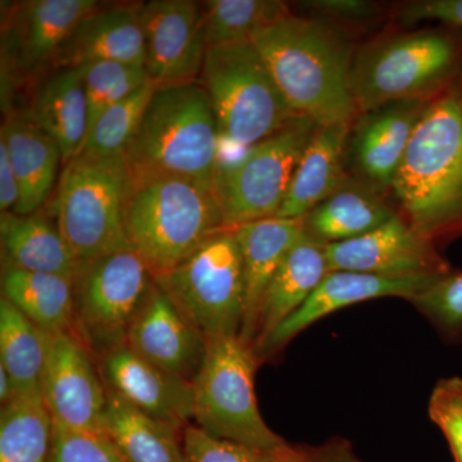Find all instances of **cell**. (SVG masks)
Here are the masks:
<instances>
[{
	"label": "cell",
	"instance_id": "1",
	"mask_svg": "<svg viewBox=\"0 0 462 462\" xmlns=\"http://www.w3.org/2000/svg\"><path fill=\"white\" fill-rule=\"evenodd\" d=\"M251 42L294 114L318 126L358 117L351 88L354 51L334 27L289 14L258 30Z\"/></svg>",
	"mask_w": 462,
	"mask_h": 462
},
{
	"label": "cell",
	"instance_id": "2",
	"mask_svg": "<svg viewBox=\"0 0 462 462\" xmlns=\"http://www.w3.org/2000/svg\"><path fill=\"white\" fill-rule=\"evenodd\" d=\"M391 190L398 214L422 236H461L462 74L428 100Z\"/></svg>",
	"mask_w": 462,
	"mask_h": 462
},
{
	"label": "cell",
	"instance_id": "3",
	"mask_svg": "<svg viewBox=\"0 0 462 462\" xmlns=\"http://www.w3.org/2000/svg\"><path fill=\"white\" fill-rule=\"evenodd\" d=\"M125 227L134 251L157 276L187 260L225 225L214 184L130 171Z\"/></svg>",
	"mask_w": 462,
	"mask_h": 462
},
{
	"label": "cell",
	"instance_id": "4",
	"mask_svg": "<svg viewBox=\"0 0 462 462\" xmlns=\"http://www.w3.org/2000/svg\"><path fill=\"white\" fill-rule=\"evenodd\" d=\"M218 139L211 100L199 81L157 85L125 158L133 173L214 184Z\"/></svg>",
	"mask_w": 462,
	"mask_h": 462
},
{
	"label": "cell",
	"instance_id": "5",
	"mask_svg": "<svg viewBox=\"0 0 462 462\" xmlns=\"http://www.w3.org/2000/svg\"><path fill=\"white\" fill-rule=\"evenodd\" d=\"M462 47L442 30L400 33L354 57L351 88L358 116L404 100H430L461 75Z\"/></svg>",
	"mask_w": 462,
	"mask_h": 462
},
{
	"label": "cell",
	"instance_id": "6",
	"mask_svg": "<svg viewBox=\"0 0 462 462\" xmlns=\"http://www.w3.org/2000/svg\"><path fill=\"white\" fill-rule=\"evenodd\" d=\"M130 169L125 153L81 152L58 179L57 226L78 261L133 249L125 227Z\"/></svg>",
	"mask_w": 462,
	"mask_h": 462
},
{
	"label": "cell",
	"instance_id": "7",
	"mask_svg": "<svg viewBox=\"0 0 462 462\" xmlns=\"http://www.w3.org/2000/svg\"><path fill=\"white\" fill-rule=\"evenodd\" d=\"M199 83L211 100L220 136L252 148L297 116L252 42L207 48Z\"/></svg>",
	"mask_w": 462,
	"mask_h": 462
},
{
	"label": "cell",
	"instance_id": "8",
	"mask_svg": "<svg viewBox=\"0 0 462 462\" xmlns=\"http://www.w3.org/2000/svg\"><path fill=\"white\" fill-rule=\"evenodd\" d=\"M254 349L239 337L215 340L194 379V425L221 439L273 452L287 440L266 424L258 410Z\"/></svg>",
	"mask_w": 462,
	"mask_h": 462
},
{
	"label": "cell",
	"instance_id": "9",
	"mask_svg": "<svg viewBox=\"0 0 462 462\" xmlns=\"http://www.w3.org/2000/svg\"><path fill=\"white\" fill-rule=\"evenodd\" d=\"M154 279L207 345L239 337L245 273L234 229L217 231L187 260Z\"/></svg>",
	"mask_w": 462,
	"mask_h": 462
},
{
	"label": "cell",
	"instance_id": "10",
	"mask_svg": "<svg viewBox=\"0 0 462 462\" xmlns=\"http://www.w3.org/2000/svg\"><path fill=\"white\" fill-rule=\"evenodd\" d=\"M74 333L97 358L126 346L127 334L154 284L134 249L79 261L74 273Z\"/></svg>",
	"mask_w": 462,
	"mask_h": 462
},
{
	"label": "cell",
	"instance_id": "11",
	"mask_svg": "<svg viewBox=\"0 0 462 462\" xmlns=\"http://www.w3.org/2000/svg\"><path fill=\"white\" fill-rule=\"evenodd\" d=\"M318 125L294 116L270 138L247 149L234 165L217 170L214 188L227 229L275 217L298 162Z\"/></svg>",
	"mask_w": 462,
	"mask_h": 462
},
{
	"label": "cell",
	"instance_id": "12",
	"mask_svg": "<svg viewBox=\"0 0 462 462\" xmlns=\"http://www.w3.org/2000/svg\"><path fill=\"white\" fill-rule=\"evenodd\" d=\"M108 389L98 358L72 331L50 336L42 401L54 427L103 433Z\"/></svg>",
	"mask_w": 462,
	"mask_h": 462
},
{
	"label": "cell",
	"instance_id": "13",
	"mask_svg": "<svg viewBox=\"0 0 462 462\" xmlns=\"http://www.w3.org/2000/svg\"><path fill=\"white\" fill-rule=\"evenodd\" d=\"M329 272H357L393 278H443L455 273L436 242L397 214L358 238L325 245Z\"/></svg>",
	"mask_w": 462,
	"mask_h": 462
},
{
	"label": "cell",
	"instance_id": "14",
	"mask_svg": "<svg viewBox=\"0 0 462 462\" xmlns=\"http://www.w3.org/2000/svg\"><path fill=\"white\" fill-rule=\"evenodd\" d=\"M145 65L157 85L199 81L207 53L202 3L152 0L139 5Z\"/></svg>",
	"mask_w": 462,
	"mask_h": 462
},
{
	"label": "cell",
	"instance_id": "15",
	"mask_svg": "<svg viewBox=\"0 0 462 462\" xmlns=\"http://www.w3.org/2000/svg\"><path fill=\"white\" fill-rule=\"evenodd\" d=\"M439 279L393 278L343 270L329 272L309 300L254 349V355L261 365L282 352L298 334L333 312L374 298L401 297L407 300Z\"/></svg>",
	"mask_w": 462,
	"mask_h": 462
},
{
	"label": "cell",
	"instance_id": "16",
	"mask_svg": "<svg viewBox=\"0 0 462 462\" xmlns=\"http://www.w3.org/2000/svg\"><path fill=\"white\" fill-rule=\"evenodd\" d=\"M106 385L157 420L184 431L194 422V385L154 366L127 346L98 360Z\"/></svg>",
	"mask_w": 462,
	"mask_h": 462
},
{
	"label": "cell",
	"instance_id": "17",
	"mask_svg": "<svg viewBox=\"0 0 462 462\" xmlns=\"http://www.w3.org/2000/svg\"><path fill=\"white\" fill-rule=\"evenodd\" d=\"M126 346L154 366L191 383L207 354L205 339L185 320L156 279L130 328Z\"/></svg>",
	"mask_w": 462,
	"mask_h": 462
},
{
	"label": "cell",
	"instance_id": "18",
	"mask_svg": "<svg viewBox=\"0 0 462 462\" xmlns=\"http://www.w3.org/2000/svg\"><path fill=\"white\" fill-rule=\"evenodd\" d=\"M100 7L97 0H30L17 3L9 18L8 53L23 72L56 66L78 26Z\"/></svg>",
	"mask_w": 462,
	"mask_h": 462
},
{
	"label": "cell",
	"instance_id": "19",
	"mask_svg": "<svg viewBox=\"0 0 462 462\" xmlns=\"http://www.w3.org/2000/svg\"><path fill=\"white\" fill-rule=\"evenodd\" d=\"M427 103L428 100H404L358 116L349 134V149L361 180L380 193L392 189Z\"/></svg>",
	"mask_w": 462,
	"mask_h": 462
},
{
	"label": "cell",
	"instance_id": "20",
	"mask_svg": "<svg viewBox=\"0 0 462 462\" xmlns=\"http://www.w3.org/2000/svg\"><path fill=\"white\" fill-rule=\"evenodd\" d=\"M245 273V312L239 338L251 348L256 342L258 311L267 285L289 249L305 236L302 221L272 217L234 227Z\"/></svg>",
	"mask_w": 462,
	"mask_h": 462
},
{
	"label": "cell",
	"instance_id": "21",
	"mask_svg": "<svg viewBox=\"0 0 462 462\" xmlns=\"http://www.w3.org/2000/svg\"><path fill=\"white\" fill-rule=\"evenodd\" d=\"M97 60L144 69V36L139 5H100L72 33L56 66L79 67Z\"/></svg>",
	"mask_w": 462,
	"mask_h": 462
},
{
	"label": "cell",
	"instance_id": "22",
	"mask_svg": "<svg viewBox=\"0 0 462 462\" xmlns=\"http://www.w3.org/2000/svg\"><path fill=\"white\" fill-rule=\"evenodd\" d=\"M20 189L14 214H35L44 205L56 182L62 152L53 138L25 112L7 115L0 132Z\"/></svg>",
	"mask_w": 462,
	"mask_h": 462
},
{
	"label": "cell",
	"instance_id": "23",
	"mask_svg": "<svg viewBox=\"0 0 462 462\" xmlns=\"http://www.w3.org/2000/svg\"><path fill=\"white\" fill-rule=\"evenodd\" d=\"M352 124L330 125L316 129L298 162L275 217L300 220L348 180L346 149Z\"/></svg>",
	"mask_w": 462,
	"mask_h": 462
},
{
	"label": "cell",
	"instance_id": "24",
	"mask_svg": "<svg viewBox=\"0 0 462 462\" xmlns=\"http://www.w3.org/2000/svg\"><path fill=\"white\" fill-rule=\"evenodd\" d=\"M329 273L325 245L303 236L289 249L267 285L257 316L256 342L260 346L282 321L296 312Z\"/></svg>",
	"mask_w": 462,
	"mask_h": 462
},
{
	"label": "cell",
	"instance_id": "25",
	"mask_svg": "<svg viewBox=\"0 0 462 462\" xmlns=\"http://www.w3.org/2000/svg\"><path fill=\"white\" fill-rule=\"evenodd\" d=\"M396 214L372 185L348 179L300 221L310 239L329 245L363 236Z\"/></svg>",
	"mask_w": 462,
	"mask_h": 462
},
{
	"label": "cell",
	"instance_id": "26",
	"mask_svg": "<svg viewBox=\"0 0 462 462\" xmlns=\"http://www.w3.org/2000/svg\"><path fill=\"white\" fill-rule=\"evenodd\" d=\"M26 111L57 143L63 165L83 151L89 132V114L79 67H60L48 76Z\"/></svg>",
	"mask_w": 462,
	"mask_h": 462
},
{
	"label": "cell",
	"instance_id": "27",
	"mask_svg": "<svg viewBox=\"0 0 462 462\" xmlns=\"http://www.w3.org/2000/svg\"><path fill=\"white\" fill-rule=\"evenodd\" d=\"M0 236L3 263L27 272L74 278L79 261L57 224L42 214H2Z\"/></svg>",
	"mask_w": 462,
	"mask_h": 462
},
{
	"label": "cell",
	"instance_id": "28",
	"mask_svg": "<svg viewBox=\"0 0 462 462\" xmlns=\"http://www.w3.org/2000/svg\"><path fill=\"white\" fill-rule=\"evenodd\" d=\"M102 430L127 462H187L182 431L142 412L111 389Z\"/></svg>",
	"mask_w": 462,
	"mask_h": 462
},
{
	"label": "cell",
	"instance_id": "29",
	"mask_svg": "<svg viewBox=\"0 0 462 462\" xmlns=\"http://www.w3.org/2000/svg\"><path fill=\"white\" fill-rule=\"evenodd\" d=\"M74 278L2 264V297L48 336L74 333Z\"/></svg>",
	"mask_w": 462,
	"mask_h": 462
},
{
	"label": "cell",
	"instance_id": "30",
	"mask_svg": "<svg viewBox=\"0 0 462 462\" xmlns=\"http://www.w3.org/2000/svg\"><path fill=\"white\" fill-rule=\"evenodd\" d=\"M50 336L0 298V366L11 376L16 397L42 401Z\"/></svg>",
	"mask_w": 462,
	"mask_h": 462
},
{
	"label": "cell",
	"instance_id": "31",
	"mask_svg": "<svg viewBox=\"0 0 462 462\" xmlns=\"http://www.w3.org/2000/svg\"><path fill=\"white\" fill-rule=\"evenodd\" d=\"M53 431L44 401L14 398L0 411V462H50Z\"/></svg>",
	"mask_w": 462,
	"mask_h": 462
},
{
	"label": "cell",
	"instance_id": "32",
	"mask_svg": "<svg viewBox=\"0 0 462 462\" xmlns=\"http://www.w3.org/2000/svg\"><path fill=\"white\" fill-rule=\"evenodd\" d=\"M202 11L207 48L251 42L258 30L291 14L278 0H208Z\"/></svg>",
	"mask_w": 462,
	"mask_h": 462
},
{
	"label": "cell",
	"instance_id": "33",
	"mask_svg": "<svg viewBox=\"0 0 462 462\" xmlns=\"http://www.w3.org/2000/svg\"><path fill=\"white\" fill-rule=\"evenodd\" d=\"M79 69L87 94L89 132L108 108L151 81L144 69L111 60L84 63Z\"/></svg>",
	"mask_w": 462,
	"mask_h": 462
},
{
	"label": "cell",
	"instance_id": "34",
	"mask_svg": "<svg viewBox=\"0 0 462 462\" xmlns=\"http://www.w3.org/2000/svg\"><path fill=\"white\" fill-rule=\"evenodd\" d=\"M156 88V83L149 81L132 96L108 108L91 127L81 152L99 156L125 153Z\"/></svg>",
	"mask_w": 462,
	"mask_h": 462
},
{
	"label": "cell",
	"instance_id": "35",
	"mask_svg": "<svg viewBox=\"0 0 462 462\" xmlns=\"http://www.w3.org/2000/svg\"><path fill=\"white\" fill-rule=\"evenodd\" d=\"M407 300L447 338H461L462 273L443 276Z\"/></svg>",
	"mask_w": 462,
	"mask_h": 462
},
{
	"label": "cell",
	"instance_id": "36",
	"mask_svg": "<svg viewBox=\"0 0 462 462\" xmlns=\"http://www.w3.org/2000/svg\"><path fill=\"white\" fill-rule=\"evenodd\" d=\"M50 462H127L105 433L54 427Z\"/></svg>",
	"mask_w": 462,
	"mask_h": 462
},
{
	"label": "cell",
	"instance_id": "37",
	"mask_svg": "<svg viewBox=\"0 0 462 462\" xmlns=\"http://www.w3.org/2000/svg\"><path fill=\"white\" fill-rule=\"evenodd\" d=\"M182 452L187 462H267L269 452L221 439L191 424L182 431Z\"/></svg>",
	"mask_w": 462,
	"mask_h": 462
},
{
	"label": "cell",
	"instance_id": "38",
	"mask_svg": "<svg viewBox=\"0 0 462 462\" xmlns=\"http://www.w3.org/2000/svg\"><path fill=\"white\" fill-rule=\"evenodd\" d=\"M267 462H363L348 439L333 437L320 445H288L269 452Z\"/></svg>",
	"mask_w": 462,
	"mask_h": 462
},
{
	"label": "cell",
	"instance_id": "39",
	"mask_svg": "<svg viewBox=\"0 0 462 462\" xmlns=\"http://www.w3.org/2000/svg\"><path fill=\"white\" fill-rule=\"evenodd\" d=\"M428 412L445 434L456 462H462V409L454 393L439 380L431 393Z\"/></svg>",
	"mask_w": 462,
	"mask_h": 462
},
{
	"label": "cell",
	"instance_id": "40",
	"mask_svg": "<svg viewBox=\"0 0 462 462\" xmlns=\"http://www.w3.org/2000/svg\"><path fill=\"white\" fill-rule=\"evenodd\" d=\"M302 7L319 21L342 23H364L378 16L379 8L364 0H314L302 3Z\"/></svg>",
	"mask_w": 462,
	"mask_h": 462
},
{
	"label": "cell",
	"instance_id": "41",
	"mask_svg": "<svg viewBox=\"0 0 462 462\" xmlns=\"http://www.w3.org/2000/svg\"><path fill=\"white\" fill-rule=\"evenodd\" d=\"M403 23L439 21L462 30V0H420L406 3L398 12Z\"/></svg>",
	"mask_w": 462,
	"mask_h": 462
},
{
	"label": "cell",
	"instance_id": "42",
	"mask_svg": "<svg viewBox=\"0 0 462 462\" xmlns=\"http://www.w3.org/2000/svg\"><path fill=\"white\" fill-rule=\"evenodd\" d=\"M20 199V189L14 167L9 161L7 148L0 143V211L14 212Z\"/></svg>",
	"mask_w": 462,
	"mask_h": 462
},
{
	"label": "cell",
	"instance_id": "43",
	"mask_svg": "<svg viewBox=\"0 0 462 462\" xmlns=\"http://www.w3.org/2000/svg\"><path fill=\"white\" fill-rule=\"evenodd\" d=\"M14 398H16L14 382L9 374L5 372V367L0 366V402H2V406L11 402Z\"/></svg>",
	"mask_w": 462,
	"mask_h": 462
},
{
	"label": "cell",
	"instance_id": "44",
	"mask_svg": "<svg viewBox=\"0 0 462 462\" xmlns=\"http://www.w3.org/2000/svg\"><path fill=\"white\" fill-rule=\"evenodd\" d=\"M446 387L454 393L456 400L460 403L462 409V378L460 376H454V378L442 379Z\"/></svg>",
	"mask_w": 462,
	"mask_h": 462
}]
</instances>
